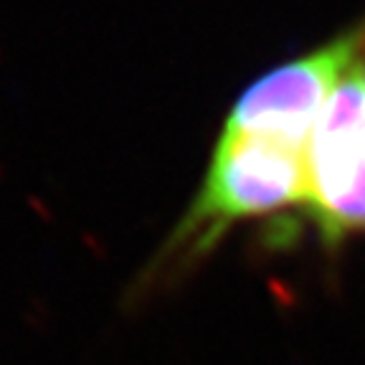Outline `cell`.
<instances>
[{"label":"cell","instance_id":"1","mask_svg":"<svg viewBox=\"0 0 365 365\" xmlns=\"http://www.w3.org/2000/svg\"><path fill=\"white\" fill-rule=\"evenodd\" d=\"M309 140L221 125L211 163L188 211L143 269L132 289L143 297L195 269L228 231L297 208L307 200Z\"/></svg>","mask_w":365,"mask_h":365},{"label":"cell","instance_id":"2","mask_svg":"<svg viewBox=\"0 0 365 365\" xmlns=\"http://www.w3.org/2000/svg\"><path fill=\"white\" fill-rule=\"evenodd\" d=\"M297 221L309 223L327 254L365 234V94L363 29L358 48L319 112L307 155V200Z\"/></svg>","mask_w":365,"mask_h":365},{"label":"cell","instance_id":"3","mask_svg":"<svg viewBox=\"0 0 365 365\" xmlns=\"http://www.w3.org/2000/svg\"><path fill=\"white\" fill-rule=\"evenodd\" d=\"M360 29H363V94H365V16L360 18Z\"/></svg>","mask_w":365,"mask_h":365}]
</instances>
